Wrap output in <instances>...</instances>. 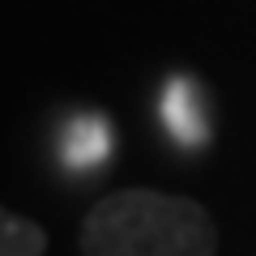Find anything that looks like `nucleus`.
Instances as JSON below:
<instances>
[{
    "label": "nucleus",
    "mask_w": 256,
    "mask_h": 256,
    "mask_svg": "<svg viewBox=\"0 0 256 256\" xmlns=\"http://www.w3.org/2000/svg\"><path fill=\"white\" fill-rule=\"evenodd\" d=\"M82 256H218V226L201 201L120 188L86 214Z\"/></svg>",
    "instance_id": "1"
},
{
    "label": "nucleus",
    "mask_w": 256,
    "mask_h": 256,
    "mask_svg": "<svg viewBox=\"0 0 256 256\" xmlns=\"http://www.w3.org/2000/svg\"><path fill=\"white\" fill-rule=\"evenodd\" d=\"M47 235L26 214H4L0 218V256H43Z\"/></svg>",
    "instance_id": "2"
}]
</instances>
